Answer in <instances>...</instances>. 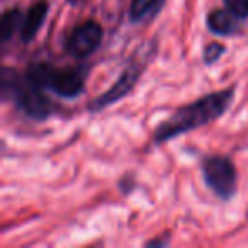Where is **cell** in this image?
<instances>
[{"instance_id":"cell-8","label":"cell","mask_w":248,"mask_h":248,"mask_svg":"<svg viewBox=\"0 0 248 248\" xmlns=\"http://www.w3.org/2000/svg\"><path fill=\"white\" fill-rule=\"evenodd\" d=\"M207 28L214 34H233L240 28V16H236L230 9H226V11H214L207 17Z\"/></svg>"},{"instance_id":"cell-9","label":"cell","mask_w":248,"mask_h":248,"mask_svg":"<svg viewBox=\"0 0 248 248\" xmlns=\"http://www.w3.org/2000/svg\"><path fill=\"white\" fill-rule=\"evenodd\" d=\"M58 70L51 65H46V63H39V65H34L31 70H29L28 77L26 78L32 83L38 89L45 90V89H53V82H55V75Z\"/></svg>"},{"instance_id":"cell-4","label":"cell","mask_w":248,"mask_h":248,"mask_svg":"<svg viewBox=\"0 0 248 248\" xmlns=\"http://www.w3.org/2000/svg\"><path fill=\"white\" fill-rule=\"evenodd\" d=\"M102 41V28L97 22L87 21L77 26L66 39V51L75 58H85L99 48Z\"/></svg>"},{"instance_id":"cell-12","label":"cell","mask_w":248,"mask_h":248,"mask_svg":"<svg viewBox=\"0 0 248 248\" xmlns=\"http://www.w3.org/2000/svg\"><path fill=\"white\" fill-rule=\"evenodd\" d=\"M224 4L230 11H233L240 17L248 16V0H224Z\"/></svg>"},{"instance_id":"cell-6","label":"cell","mask_w":248,"mask_h":248,"mask_svg":"<svg viewBox=\"0 0 248 248\" xmlns=\"http://www.w3.org/2000/svg\"><path fill=\"white\" fill-rule=\"evenodd\" d=\"M83 83H85V77H83L80 68L58 70L51 90H55L62 97L73 99V97L80 95L83 92Z\"/></svg>"},{"instance_id":"cell-2","label":"cell","mask_w":248,"mask_h":248,"mask_svg":"<svg viewBox=\"0 0 248 248\" xmlns=\"http://www.w3.org/2000/svg\"><path fill=\"white\" fill-rule=\"evenodd\" d=\"M204 179L209 189L221 199H230L236 189V170L224 156H211L204 162Z\"/></svg>"},{"instance_id":"cell-10","label":"cell","mask_w":248,"mask_h":248,"mask_svg":"<svg viewBox=\"0 0 248 248\" xmlns=\"http://www.w3.org/2000/svg\"><path fill=\"white\" fill-rule=\"evenodd\" d=\"M22 14L19 11H9L4 14V17H2V24H0V36H2V41H9V38H11L12 34L16 32V29L19 28V26H22Z\"/></svg>"},{"instance_id":"cell-13","label":"cell","mask_w":248,"mask_h":248,"mask_svg":"<svg viewBox=\"0 0 248 248\" xmlns=\"http://www.w3.org/2000/svg\"><path fill=\"white\" fill-rule=\"evenodd\" d=\"M224 53V48L217 43H211V45L206 46L204 49V62L206 63H213L216 60H219V56Z\"/></svg>"},{"instance_id":"cell-11","label":"cell","mask_w":248,"mask_h":248,"mask_svg":"<svg viewBox=\"0 0 248 248\" xmlns=\"http://www.w3.org/2000/svg\"><path fill=\"white\" fill-rule=\"evenodd\" d=\"M163 0H133L131 4V19L141 21L146 16L153 14L162 5Z\"/></svg>"},{"instance_id":"cell-5","label":"cell","mask_w":248,"mask_h":248,"mask_svg":"<svg viewBox=\"0 0 248 248\" xmlns=\"http://www.w3.org/2000/svg\"><path fill=\"white\" fill-rule=\"evenodd\" d=\"M140 73H141V68H140L136 63H133L129 68L124 70L123 75L119 77V80H117V82L110 87V90H107L104 95H100L99 99L92 104V107H90V109H92V110H100V109H104V107L110 106V104L117 102L119 99H123V97L133 89V85H135L136 80H138Z\"/></svg>"},{"instance_id":"cell-7","label":"cell","mask_w":248,"mask_h":248,"mask_svg":"<svg viewBox=\"0 0 248 248\" xmlns=\"http://www.w3.org/2000/svg\"><path fill=\"white\" fill-rule=\"evenodd\" d=\"M46 16H48V4H46V0H39V2H36V4L29 9L21 26L22 41H31V39L38 34L43 22H45Z\"/></svg>"},{"instance_id":"cell-3","label":"cell","mask_w":248,"mask_h":248,"mask_svg":"<svg viewBox=\"0 0 248 248\" xmlns=\"http://www.w3.org/2000/svg\"><path fill=\"white\" fill-rule=\"evenodd\" d=\"M17 106L24 110L26 116L32 119H46L51 114V102L43 95V90L34 87L28 78L21 80L14 92Z\"/></svg>"},{"instance_id":"cell-1","label":"cell","mask_w":248,"mask_h":248,"mask_svg":"<svg viewBox=\"0 0 248 248\" xmlns=\"http://www.w3.org/2000/svg\"><path fill=\"white\" fill-rule=\"evenodd\" d=\"M231 99H233V89H228L209 93L196 100L194 104L186 106L184 109H179L172 117H169L165 123L158 126V129L155 131V141H169L173 136L184 135V133L211 123L226 110Z\"/></svg>"}]
</instances>
